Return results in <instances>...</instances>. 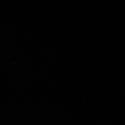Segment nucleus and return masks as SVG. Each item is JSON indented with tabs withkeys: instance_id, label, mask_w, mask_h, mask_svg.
<instances>
[]
</instances>
